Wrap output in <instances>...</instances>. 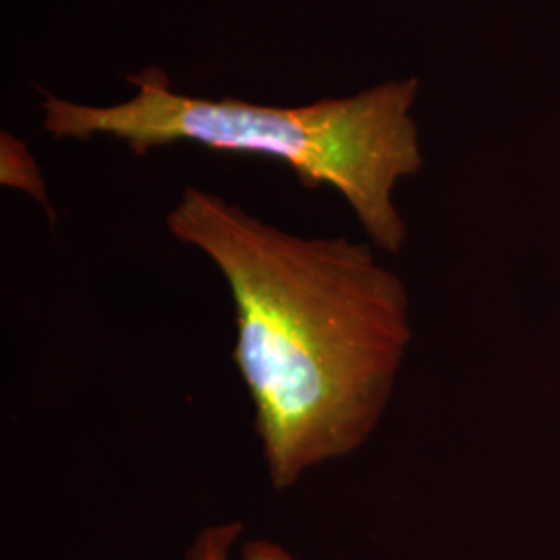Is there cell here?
<instances>
[{"label":"cell","instance_id":"1","mask_svg":"<svg viewBox=\"0 0 560 560\" xmlns=\"http://www.w3.org/2000/svg\"><path fill=\"white\" fill-rule=\"evenodd\" d=\"M166 226L229 287L233 361L270 486L291 490L360 451L413 339L407 289L374 245L289 233L201 187L180 194Z\"/></svg>","mask_w":560,"mask_h":560},{"label":"cell","instance_id":"2","mask_svg":"<svg viewBox=\"0 0 560 560\" xmlns=\"http://www.w3.org/2000/svg\"><path fill=\"white\" fill-rule=\"evenodd\" d=\"M129 101L94 106L40 92L42 127L52 140L110 138L133 154L191 143L210 152L284 164L303 187H330L349 203L370 243L399 254L407 224L395 203L400 180L423 168L413 108L420 80H386L345 98L266 106L235 96L175 90L159 67L129 73Z\"/></svg>","mask_w":560,"mask_h":560},{"label":"cell","instance_id":"3","mask_svg":"<svg viewBox=\"0 0 560 560\" xmlns=\"http://www.w3.org/2000/svg\"><path fill=\"white\" fill-rule=\"evenodd\" d=\"M245 534V523L226 520L201 527L185 550L183 560H233V552ZM240 560H298L282 544L254 538L241 546Z\"/></svg>","mask_w":560,"mask_h":560},{"label":"cell","instance_id":"4","mask_svg":"<svg viewBox=\"0 0 560 560\" xmlns=\"http://www.w3.org/2000/svg\"><path fill=\"white\" fill-rule=\"evenodd\" d=\"M0 183L2 187L27 194L44 206L50 219H55L40 164L27 148V143L11 131L0 133Z\"/></svg>","mask_w":560,"mask_h":560}]
</instances>
